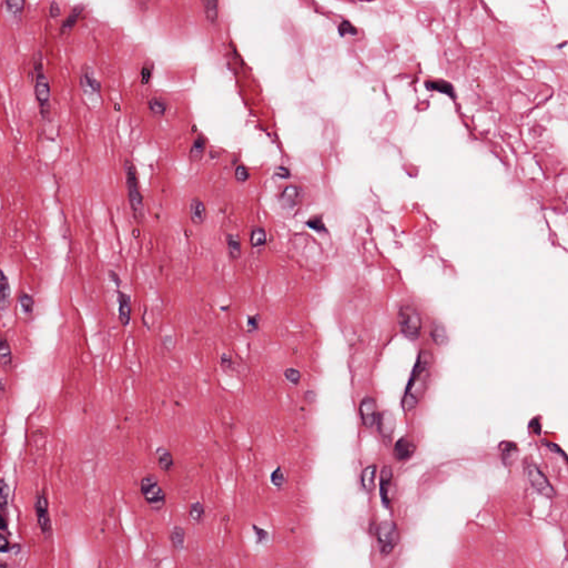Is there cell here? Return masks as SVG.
Masks as SVG:
<instances>
[{
	"mask_svg": "<svg viewBox=\"0 0 568 568\" xmlns=\"http://www.w3.org/2000/svg\"><path fill=\"white\" fill-rule=\"evenodd\" d=\"M7 529H8L7 518L2 514H0V531H7Z\"/></svg>",
	"mask_w": 568,
	"mask_h": 568,
	"instance_id": "obj_46",
	"label": "cell"
},
{
	"mask_svg": "<svg viewBox=\"0 0 568 568\" xmlns=\"http://www.w3.org/2000/svg\"><path fill=\"white\" fill-rule=\"evenodd\" d=\"M547 446H548L549 450H552L553 452L557 453V454H561V455L563 456V458L566 460V454L561 450V447H558L557 445H555V444H553V443H547Z\"/></svg>",
	"mask_w": 568,
	"mask_h": 568,
	"instance_id": "obj_44",
	"label": "cell"
},
{
	"mask_svg": "<svg viewBox=\"0 0 568 568\" xmlns=\"http://www.w3.org/2000/svg\"><path fill=\"white\" fill-rule=\"evenodd\" d=\"M204 506L200 502L192 504L189 510V519L193 524H199L204 517Z\"/></svg>",
	"mask_w": 568,
	"mask_h": 568,
	"instance_id": "obj_27",
	"label": "cell"
},
{
	"mask_svg": "<svg viewBox=\"0 0 568 568\" xmlns=\"http://www.w3.org/2000/svg\"><path fill=\"white\" fill-rule=\"evenodd\" d=\"M19 305L26 314H31L33 311V305H35V300L31 296L27 293H21L18 298Z\"/></svg>",
	"mask_w": 568,
	"mask_h": 568,
	"instance_id": "obj_30",
	"label": "cell"
},
{
	"mask_svg": "<svg viewBox=\"0 0 568 568\" xmlns=\"http://www.w3.org/2000/svg\"><path fill=\"white\" fill-rule=\"evenodd\" d=\"M271 483L277 488H281L285 483V475L283 469L281 467H276L271 474Z\"/></svg>",
	"mask_w": 568,
	"mask_h": 568,
	"instance_id": "obj_34",
	"label": "cell"
},
{
	"mask_svg": "<svg viewBox=\"0 0 568 568\" xmlns=\"http://www.w3.org/2000/svg\"><path fill=\"white\" fill-rule=\"evenodd\" d=\"M149 109L157 116H163L166 111V104L161 98H152L149 101Z\"/></svg>",
	"mask_w": 568,
	"mask_h": 568,
	"instance_id": "obj_32",
	"label": "cell"
},
{
	"mask_svg": "<svg viewBox=\"0 0 568 568\" xmlns=\"http://www.w3.org/2000/svg\"><path fill=\"white\" fill-rule=\"evenodd\" d=\"M81 82H86L89 89H91L93 92H96V93L100 92V83L98 82V81L89 74H84L82 76V78H81Z\"/></svg>",
	"mask_w": 568,
	"mask_h": 568,
	"instance_id": "obj_36",
	"label": "cell"
},
{
	"mask_svg": "<svg viewBox=\"0 0 568 568\" xmlns=\"http://www.w3.org/2000/svg\"><path fill=\"white\" fill-rule=\"evenodd\" d=\"M301 378H302L301 372L298 369H296V367H289V369L284 371L285 381L293 386H298V384H300Z\"/></svg>",
	"mask_w": 568,
	"mask_h": 568,
	"instance_id": "obj_31",
	"label": "cell"
},
{
	"mask_svg": "<svg viewBox=\"0 0 568 568\" xmlns=\"http://www.w3.org/2000/svg\"><path fill=\"white\" fill-rule=\"evenodd\" d=\"M207 141L202 135H199L198 138L194 140L193 144L190 149V160L191 161H199L201 159L204 151H206V143Z\"/></svg>",
	"mask_w": 568,
	"mask_h": 568,
	"instance_id": "obj_24",
	"label": "cell"
},
{
	"mask_svg": "<svg viewBox=\"0 0 568 568\" xmlns=\"http://www.w3.org/2000/svg\"><path fill=\"white\" fill-rule=\"evenodd\" d=\"M26 2L24 0H7L5 2L7 11L11 14L15 18H19L20 15L23 14Z\"/></svg>",
	"mask_w": 568,
	"mask_h": 568,
	"instance_id": "obj_28",
	"label": "cell"
},
{
	"mask_svg": "<svg viewBox=\"0 0 568 568\" xmlns=\"http://www.w3.org/2000/svg\"><path fill=\"white\" fill-rule=\"evenodd\" d=\"M35 72H36V80H35V96L39 105L40 112L44 117H47L50 111V84L49 80L47 78L44 68L40 61H37L35 63Z\"/></svg>",
	"mask_w": 568,
	"mask_h": 568,
	"instance_id": "obj_6",
	"label": "cell"
},
{
	"mask_svg": "<svg viewBox=\"0 0 568 568\" xmlns=\"http://www.w3.org/2000/svg\"><path fill=\"white\" fill-rule=\"evenodd\" d=\"M275 174L282 179H288L290 177V171L287 168H284V166H279V168L275 170Z\"/></svg>",
	"mask_w": 568,
	"mask_h": 568,
	"instance_id": "obj_42",
	"label": "cell"
},
{
	"mask_svg": "<svg viewBox=\"0 0 568 568\" xmlns=\"http://www.w3.org/2000/svg\"><path fill=\"white\" fill-rule=\"evenodd\" d=\"M260 315L259 314H255V315H251V317L247 318V332L250 333H253L255 332L259 328V324H260Z\"/></svg>",
	"mask_w": 568,
	"mask_h": 568,
	"instance_id": "obj_39",
	"label": "cell"
},
{
	"mask_svg": "<svg viewBox=\"0 0 568 568\" xmlns=\"http://www.w3.org/2000/svg\"><path fill=\"white\" fill-rule=\"evenodd\" d=\"M375 475H377V466L375 465H370L362 472L361 484L363 489L366 492H371L374 488Z\"/></svg>",
	"mask_w": 568,
	"mask_h": 568,
	"instance_id": "obj_22",
	"label": "cell"
},
{
	"mask_svg": "<svg viewBox=\"0 0 568 568\" xmlns=\"http://www.w3.org/2000/svg\"><path fill=\"white\" fill-rule=\"evenodd\" d=\"M524 472L529 485L532 486L534 490H536L538 494L543 495V496L547 498L556 497L557 493L554 486L550 484L548 478L546 477L545 474L541 471L536 464L527 463L524 467Z\"/></svg>",
	"mask_w": 568,
	"mask_h": 568,
	"instance_id": "obj_5",
	"label": "cell"
},
{
	"mask_svg": "<svg viewBox=\"0 0 568 568\" xmlns=\"http://www.w3.org/2000/svg\"><path fill=\"white\" fill-rule=\"evenodd\" d=\"M303 193H304V191H303L302 188L298 186H288L281 192L279 196L280 202L282 206L290 210V209L296 208L300 203L303 198Z\"/></svg>",
	"mask_w": 568,
	"mask_h": 568,
	"instance_id": "obj_10",
	"label": "cell"
},
{
	"mask_svg": "<svg viewBox=\"0 0 568 568\" xmlns=\"http://www.w3.org/2000/svg\"><path fill=\"white\" fill-rule=\"evenodd\" d=\"M12 366V352L9 341L6 336L0 337V369L10 370Z\"/></svg>",
	"mask_w": 568,
	"mask_h": 568,
	"instance_id": "obj_16",
	"label": "cell"
},
{
	"mask_svg": "<svg viewBox=\"0 0 568 568\" xmlns=\"http://www.w3.org/2000/svg\"><path fill=\"white\" fill-rule=\"evenodd\" d=\"M9 497V486L5 480H0V510L6 511Z\"/></svg>",
	"mask_w": 568,
	"mask_h": 568,
	"instance_id": "obj_33",
	"label": "cell"
},
{
	"mask_svg": "<svg viewBox=\"0 0 568 568\" xmlns=\"http://www.w3.org/2000/svg\"><path fill=\"white\" fill-rule=\"evenodd\" d=\"M141 494L144 501L152 510L160 511L165 505V493L159 484L158 478L153 475H147L141 480Z\"/></svg>",
	"mask_w": 568,
	"mask_h": 568,
	"instance_id": "obj_4",
	"label": "cell"
},
{
	"mask_svg": "<svg viewBox=\"0 0 568 568\" xmlns=\"http://www.w3.org/2000/svg\"><path fill=\"white\" fill-rule=\"evenodd\" d=\"M234 177H236L238 181L244 182L247 180V179H249L250 172H249V170L245 168V166L238 165L236 168V171H234Z\"/></svg>",
	"mask_w": 568,
	"mask_h": 568,
	"instance_id": "obj_38",
	"label": "cell"
},
{
	"mask_svg": "<svg viewBox=\"0 0 568 568\" xmlns=\"http://www.w3.org/2000/svg\"><path fill=\"white\" fill-rule=\"evenodd\" d=\"M226 245L230 258L237 260L241 255V241L236 234H228L226 236Z\"/></svg>",
	"mask_w": 568,
	"mask_h": 568,
	"instance_id": "obj_23",
	"label": "cell"
},
{
	"mask_svg": "<svg viewBox=\"0 0 568 568\" xmlns=\"http://www.w3.org/2000/svg\"><path fill=\"white\" fill-rule=\"evenodd\" d=\"M185 537H186V533H185V529H183L182 527L176 526L172 529V534H171L172 544L174 546V548H176L177 550H181V548L183 547V543H185Z\"/></svg>",
	"mask_w": 568,
	"mask_h": 568,
	"instance_id": "obj_29",
	"label": "cell"
},
{
	"mask_svg": "<svg viewBox=\"0 0 568 568\" xmlns=\"http://www.w3.org/2000/svg\"><path fill=\"white\" fill-rule=\"evenodd\" d=\"M83 12V6H77L75 7L74 9L71 10L70 15L67 17L63 21L62 25H61V33L62 35H66V33L70 32V30L72 28L75 27V25L77 24V21L79 20L81 14Z\"/></svg>",
	"mask_w": 568,
	"mask_h": 568,
	"instance_id": "obj_21",
	"label": "cell"
},
{
	"mask_svg": "<svg viewBox=\"0 0 568 568\" xmlns=\"http://www.w3.org/2000/svg\"><path fill=\"white\" fill-rule=\"evenodd\" d=\"M425 86L431 91H437V92H441V93H445V95L450 96L451 98H453V99L455 98L454 88H453V86L450 82H447V81H445V80H441V79L428 80L425 82Z\"/></svg>",
	"mask_w": 568,
	"mask_h": 568,
	"instance_id": "obj_18",
	"label": "cell"
},
{
	"mask_svg": "<svg viewBox=\"0 0 568 568\" xmlns=\"http://www.w3.org/2000/svg\"><path fill=\"white\" fill-rule=\"evenodd\" d=\"M49 14L51 18H57V17L60 16L61 11H60V8H59V5L57 2H51L50 3V7H49Z\"/></svg>",
	"mask_w": 568,
	"mask_h": 568,
	"instance_id": "obj_40",
	"label": "cell"
},
{
	"mask_svg": "<svg viewBox=\"0 0 568 568\" xmlns=\"http://www.w3.org/2000/svg\"><path fill=\"white\" fill-rule=\"evenodd\" d=\"M360 415L363 425L367 429H372L378 417V406L372 397H365L360 404Z\"/></svg>",
	"mask_w": 568,
	"mask_h": 568,
	"instance_id": "obj_9",
	"label": "cell"
},
{
	"mask_svg": "<svg viewBox=\"0 0 568 568\" xmlns=\"http://www.w3.org/2000/svg\"><path fill=\"white\" fill-rule=\"evenodd\" d=\"M123 169H125L126 173L128 196H129L131 209L132 211H134L136 219L141 220L143 216L144 207H143V198L139 188L135 168L130 160H126L125 164H123Z\"/></svg>",
	"mask_w": 568,
	"mask_h": 568,
	"instance_id": "obj_2",
	"label": "cell"
},
{
	"mask_svg": "<svg viewBox=\"0 0 568 568\" xmlns=\"http://www.w3.org/2000/svg\"><path fill=\"white\" fill-rule=\"evenodd\" d=\"M11 290L9 280L3 271L0 269V310H6L9 306Z\"/></svg>",
	"mask_w": 568,
	"mask_h": 568,
	"instance_id": "obj_17",
	"label": "cell"
},
{
	"mask_svg": "<svg viewBox=\"0 0 568 568\" xmlns=\"http://www.w3.org/2000/svg\"><path fill=\"white\" fill-rule=\"evenodd\" d=\"M118 303H119V321L123 326H128L131 321L132 304L131 298L127 293L118 290Z\"/></svg>",
	"mask_w": 568,
	"mask_h": 568,
	"instance_id": "obj_12",
	"label": "cell"
},
{
	"mask_svg": "<svg viewBox=\"0 0 568 568\" xmlns=\"http://www.w3.org/2000/svg\"><path fill=\"white\" fill-rule=\"evenodd\" d=\"M396 428V418L390 411H384L379 416V431L383 437H391Z\"/></svg>",
	"mask_w": 568,
	"mask_h": 568,
	"instance_id": "obj_14",
	"label": "cell"
},
{
	"mask_svg": "<svg viewBox=\"0 0 568 568\" xmlns=\"http://www.w3.org/2000/svg\"><path fill=\"white\" fill-rule=\"evenodd\" d=\"M35 510L37 514V519L39 527L41 529V533L44 534L45 537H49L51 535V519L49 515V507H48V499L46 496V492L38 493L36 496L35 502Z\"/></svg>",
	"mask_w": 568,
	"mask_h": 568,
	"instance_id": "obj_8",
	"label": "cell"
},
{
	"mask_svg": "<svg viewBox=\"0 0 568 568\" xmlns=\"http://www.w3.org/2000/svg\"><path fill=\"white\" fill-rule=\"evenodd\" d=\"M434 363L433 354L429 350H422L414 365L411 379L407 383L403 397V408L405 412H412L416 408L428 388V382Z\"/></svg>",
	"mask_w": 568,
	"mask_h": 568,
	"instance_id": "obj_1",
	"label": "cell"
},
{
	"mask_svg": "<svg viewBox=\"0 0 568 568\" xmlns=\"http://www.w3.org/2000/svg\"><path fill=\"white\" fill-rule=\"evenodd\" d=\"M250 243L253 247H261L267 243L266 230L261 226H255L250 233Z\"/></svg>",
	"mask_w": 568,
	"mask_h": 568,
	"instance_id": "obj_26",
	"label": "cell"
},
{
	"mask_svg": "<svg viewBox=\"0 0 568 568\" xmlns=\"http://www.w3.org/2000/svg\"><path fill=\"white\" fill-rule=\"evenodd\" d=\"M339 31H340V35L341 36H345V35H352V36H355L357 33L356 28L354 27V26L350 23V21L344 20L341 23V25L339 26Z\"/></svg>",
	"mask_w": 568,
	"mask_h": 568,
	"instance_id": "obj_35",
	"label": "cell"
},
{
	"mask_svg": "<svg viewBox=\"0 0 568 568\" xmlns=\"http://www.w3.org/2000/svg\"><path fill=\"white\" fill-rule=\"evenodd\" d=\"M416 450L415 444L412 441H409L406 437H402L396 442L394 446V456L397 460L400 462H404V460L412 458L414 452Z\"/></svg>",
	"mask_w": 568,
	"mask_h": 568,
	"instance_id": "obj_13",
	"label": "cell"
},
{
	"mask_svg": "<svg viewBox=\"0 0 568 568\" xmlns=\"http://www.w3.org/2000/svg\"><path fill=\"white\" fill-rule=\"evenodd\" d=\"M392 483H393V471L392 467L384 466L381 473V481H379V493L384 506L388 507L392 502Z\"/></svg>",
	"mask_w": 568,
	"mask_h": 568,
	"instance_id": "obj_11",
	"label": "cell"
},
{
	"mask_svg": "<svg viewBox=\"0 0 568 568\" xmlns=\"http://www.w3.org/2000/svg\"><path fill=\"white\" fill-rule=\"evenodd\" d=\"M109 277L111 279V281H112L113 283L116 284V287L119 289V287H120V284H121L120 276H119L114 271H111V270H110V271H109Z\"/></svg>",
	"mask_w": 568,
	"mask_h": 568,
	"instance_id": "obj_43",
	"label": "cell"
},
{
	"mask_svg": "<svg viewBox=\"0 0 568 568\" xmlns=\"http://www.w3.org/2000/svg\"><path fill=\"white\" fill-rule=\"evenodd\" d=\"M400 330L407 339L415 341L421 335L422 319L420 312L413 305H403L399 311Z\"/></svg>",
	"mask_w": 568,
	"mask_h": 568,
	"instance_id": "obj_3",
	"label": "cell"
},
{
	"mask_svg": "<svg viewBox=\"0 0 568 568\" xmlns=\"http://www.w3.org/2000/svg\"><path fill=\"white\" fill-rule=\"evenodd\" d=\"M151 77V71L149 68L144 67L142 69V83H147Z\"/></svg>",
	"mask_w": 568,
	"mask_h": 568,
	"instance_id": "obj_45",
	"label": "cell"
},
{
	"mask_svg": "<svg viewBox=\"0 0 568 568\" xmlns=\"http://www.w3.org/2000/svg\"><path fill=\"white\" fill-rule=\"evenodd\" d=\"M204 8V14L209 23L216 24L219 17V2L216 0H206L202 2Z\"/></svg>",
	"mask_w": 568,
	"mask_h": 568,
	"instance_id": "obj_25",
	"label": "cell"
},
{
	"mask_svg": "<svg viewBox=\"0 0 568 568\" xmlns=\"http://www.w3.org/2000/svg\"><path fill=\"white\" fill-rule=\"evenodd\" d=\"M9 549V541L0 533V552H7Z\"/></svg>",
	"mask_w": 568,
	"mask_h": 568,
	"instance_id": "obj_41",
	"label": "cell"
},
{
	"mask_svg": "<svg viewBox=\"0 0 568 568\" xmlns=\"http://www.w3.org/2000/svg\"><path fill=\"white\" fill-rule=\"evenodd\" d=\"M306 224L309 225L311 229H313L318 232H325L326 231V228L323 223L321 216H313L312 219H310L309 221L306 222Z\"/></svg>",
	"mask_w": 568,
	"mask_h": 568,
	"instance_id": "obj_37",
	"label": "cell"
},
{
	"mask_svg": "<svg viewBox=\"0 0 568 568\" xmlns=\"http://www.w3.org/2000/svg\"><path fill=\"white\" fill-rule=\"evenodd\" d=\"M156 456H157L158 465H159V467L162 469V471L163 472L171 471L174 462H173L172 454L170 453L169 450H166L165 447H159L156 452Z\"/></svg>",
	"mask_w": 568,
	"mask_h": 568,
	"instance_id": "obj_20",
	"label": "cell"
},
{
	"mask_svg": "<svg viewBox=\"0 0 568 568\" xmlns=\"http://www.w3.org/2000/svg\"><path fill=\"white\" fill-rule=\"evenodd\" d=\"M378 541L383 555L390 554L399 541V529L395 523L391 520H384L378 528L377 532Z\"/></svg>",
	"mask_w": 568,
	"mask_h": 568,
	"instance_id": "obj_7",
	"label": "cell"
},
{
	"mask_svg": "<svg viewBox=\"0 0 568 568\" xmlns=\"http://www.w3.org/2000/svg\"><path fill=\"white\" fill-rule=\"evenodd\" d=\"M431 337H432L433 342L435 344L439 345V347H442V345H445L448 342V335H447V331L445 326H444V324H442L441 322H434L432 324V327H431Z\"/></svg>",
	"mask_w": 568,
	"mask_h": 568,
	"instance_id": "obj_19",
	"label": "cell"
},
{
	"mask_svg": "<svg viewBox=\"0 0 568 568\" xmlns=\"http://www.w3.org/2000/svg\"><path fill=\"white\" fill-rule=\"evenodd\" d=\"M190 219L194 224H202L207 219V208L199 199H192L189 203Z\"/></svg>",
	"mask_w": 568,
	"mask_h": 568,
	"instance_id": "obj_15",
	"label": "cell"
}]
</instances>
